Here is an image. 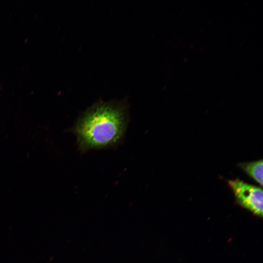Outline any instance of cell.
I'll list each match as a JSON object with an SVG mask.
<instances>
[{"label":"cell","mask_w":263,"mask_h":263,"mask_svg":"<svg viewBox=\"0 0 263 263\" xmlns=\"http://www.w3.org/2000/svg\"><path fill=\"white\" fill-rule=\"evenodd\" d=\"M228 184L233 191L237 202L254 214L263 215V189L239 179L229 180Z\"/></svg>","instance_id":"2"},{"label":"cell","mask_w":263,"mask_h":263,"mask_svg":"<svg viewBox=\"0 0 263 263\" xmlns=\"http://www.w3.org/2000/svg\"><path fill=\"white\" fill-rule=\"evenodd\" d=\"M242 169L248 176L263 186V160H258L247 163L238 164Z\"/></svg>","instance_id":"3"},{"label":"cell","mask_w":263,"mask_h":263,"mask_svg":"<svg viewBox=\"0 0 263 263\" xmlns=\"http://www.w3.org/2000/svg\"><path fill=\"white\" fill-rule=\"evenodd\" d=\"M128 123L126 109L113 102H98L77 120L73 132L81 152L114 146L122 140Z\"/></svg>","instance_id":"1"}]
</instances>
